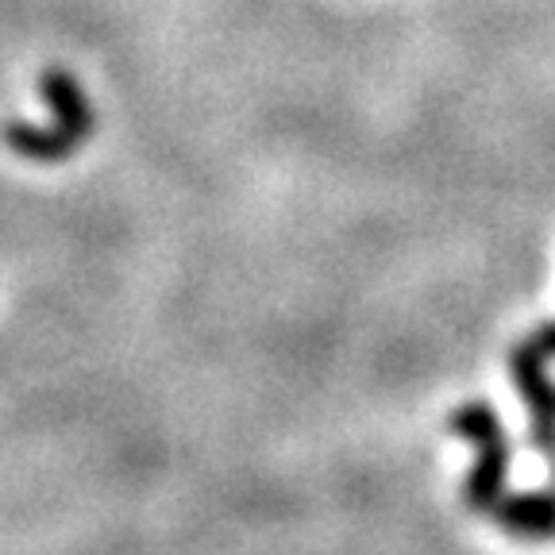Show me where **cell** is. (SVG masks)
<instances>
[{"label":"cell","instance_id":"obj_5","mask_svg":"<svg viewBox=\"0 0 555 555\" xmlns=\"http://www.w3.org/2000/svg\"><path fill=\"white\" fill-rule=\"evenodd\" d=\"M532 344H537V351H544V356H555V321L540 324V328L532 332Z\"/></svg>","mask_w":555,"mask_h":555},{"label":"cell","instance_id":"obj_1","mask_svg":"<svg viewBox=\"0 0 555 555\" xmlns=\"http://www.w3.org/2000/svg\"><path fill=\"white\" fill-rule=\"evenodd\" d=\"M39 93H43L47 108H51V120L4 124V143L20 158H31V163H66L96 131L93 104H89L86 89H81V81L69 69H47L43 78H39Z\"/></svg>","mask_w":555,"mask_h":555},{"label":"cell","instance_id":"obj_4","mask_svg":"<svg viewBox=\"0 0 555 555\" xmlns=\"http://www.w3.org/2000/svg\"><path fill=\"white\" fill-rule=\"evenodd\" d=\"M498 529L513 540H555V490H520L494 505Z\"/></svg>","mask_w":555,"mask_h":555},{"label":"cell","instance_id":"obj_6","mask_svg":"<svg viewBox=\"0 0 555 555\" xmlns=\"http://www.w3.org/2000/svg\"><path fill=\"white\" fill-rule=\"evenodd\" d=\"M552 482H555V451H552Z\"/></svg>","mask_w":555,"mask_h":555},{"label":"cell","instance_id":"obj_2","mask_svg":"<svg viewBox=\"0 0 555 555\" xmlns=\"http://www.w3.org/2000/svg\"><path fill=\"white\" fill-rule=\"evenodd\" d=\"M448 428L478 448V463L463 482V505L470 513H494V505L505 498V478H509V440H505L502 416L486 401H467L448 416Z\"/></svg>","mask_w":555,"mask_h":555},{"label":"cell","instance_id":"obj_3","mask_svg":"<svg viewBox=\"0 0 555 555\" xmlns=\"http://www.w3.org/2000/svg\"><path fill=\"white\" fill-rule=\"evenodd\" d=\"M544 351H537L532 339L517 344L509 351V378L517 386L520 401L529 409V421H532V448L555 451V378L547 374L544 366Z\"/></svg>","mask_w":555,"mask_h":555}]
</instances>
